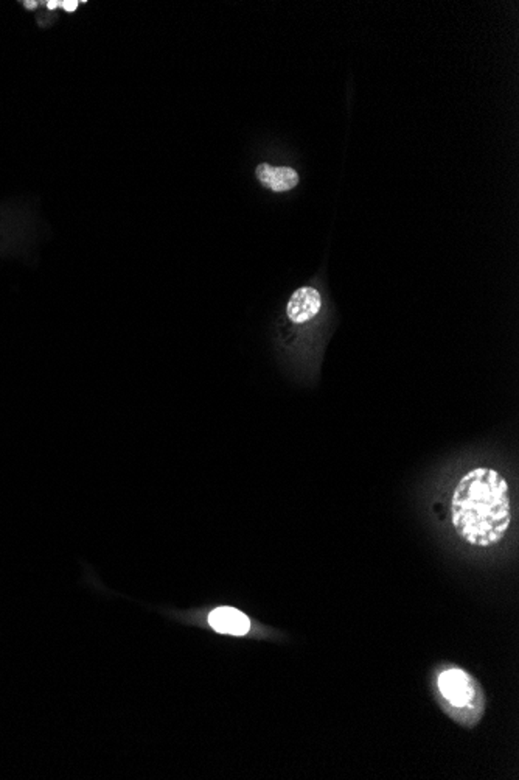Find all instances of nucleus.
Here are the masks:
<instances>
[{"instance_id":"3","label":"nucleus","mask_w":519,"mask_h":780,"mask_svg":"<svg viewBox=\"0 0 519 780\" xmlns=\"http://www.w3.org/2000/svg\"><path fill=\"white\" fill-rule=\"evenodd\" d=\"M437 684L443 700L456 713L466 709L473 710L477 702H483L481 687L477 686L474 677H471L464 669H451L443 671L439 676Z\"/></svg>"},{"instance_id":"4","label":"nucleus","mask_w":519,"mask_h":780,"mask_svg":"<svg viewBox=\"0 0 519 780\" xmlns=\"http://www.w3.org/2000/svg\"><path fill=\"white\" fill-rule=\"evenodd\" d=\"M322 310V296L318 289L305 285L296 290L287 304V318L294 326L312 323Z\"/></svg>"},{"instance_id":"5","label":"nucleus","mask_w":519,"mask_h":780,"mask_svg":"<svg viewBox=\"0 0 519 780\" xmlns=\"http://www.w3.org/2000/svg\"><path fill=\"white\" fill-rule=\"evenodd\" d=\"M208 623L216 633L229 634V636H245L251 629V620L247 615L235 608L215 609L208 615Z\"/></svg>"},{"instance_id":"1","label":"nucleus","mask_w":519,"mask_h":780,"mask_svg":"<svg viewBox=\"0 0 519 780\" xmlns=\"http://www.w3.org/2000/svg\"><path fill=\"white\" fill-rule=\"evenodd\" d=\"M512 502L507 480L491 467L465 473L451 497V522L458 538L473 547L499 544L512 525Z\"/></svg>"},{"instance_id":"6","label":"nucleus","mask_w":519,"mask_h":780,"mask_svg":"<svg viewBox=\"0 0 519 780\" xmlns=\"http://www.w3.org/2000/svg\"><path fill=\"white\" fill-rule=\"evenodd\" d=\"M258 183L272 192H288L299 185V175L291 167H272L260 164L255 170Z\"/></svg>"},{"instance_id":"2","label":"nucleus","mask_w":519,"mask_h":780,"mask_svg":"<svg viewBox=\"0 0 519 780\" xmlns=\"http://www.w3.org/2000/svg\"><path fill=\"white\" fill-rule=\"evenodd\" d=\"M36 216L25 204H0V258L18 256L36 235Z\"/></svg>"}]
</instances>
